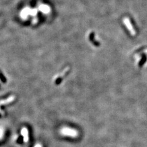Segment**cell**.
I'll return each mask as SVG.
<instances>
[{
	"instance_id": "2",
	"label": "cell",
	"mask_w": 147,
	"mask_h": 147,
	"mask_svg": "<svg viewBox=\"0 0 147 147\" xmlns=\"http://www.w3.org/2000/svg\"><path fill=\"white\" fill-rule=\"evenodd\" d=\"M123 22L126 25V27L127 29L129 30V31L130 32V34H131L132 36H135V33H136V32H135V29H134V27H133V26H132V23H130V20L128 18L125 17V19H123Z\"/></svg>"
},
{
	"instance_id": "6",
	"label": "cell",
	"mask_w": 147,
	"mask_h": 147,
	"mask_svg": "<svg viewBox=\"0 0 147 147\" xmlns=\"http://www.w3.org/2000/svg\"><path fill=\"white\" fill-rule=\"evenodd\" d=\"M35 147H42V146H41V145H39V144H38V145H36Z\"/></svg>"
},
{
	"instance_id": "4",
	"label": "cell",
	"mask_w": 147,
	"mask_h": 147,
	"mask_svg": "<svg viewBox=\"0 0 147 147\" xmlns=\"http://www.w3.org/2000/svg\"><path fill=\"white\" fill-rule=\"evenodd\" d=\"M22 135L23 137V140L25 142H27L28 141V129L25 127L23 128L22 129Z\"/></svg>"
},
{
	"instance_id": "3",
	"label": "cell",
	"mask_w": 147,
	"mask_h": 147,
	"mask_svg": "<svg viewBox=\"0 0 147 147\" xmlns=\"http://www.w3.org/2000/svg\"><path fill=\"white\" fill-rule=\"evenodd\" d=\"M15 97L14 96H11L7 98H6V99H2V100L0 101V113H3V112L1 110V106L10 104V103L13 102V101L15 100Z\"/></svg>"
},
{
	"instance_id": "5",
	"label": "cell",
	"mask_w": 147,
	"mask_h": 147,
	"mask_svg": "<svg viewBox=\"0 0 147 147\" xmlns=\"http://www.w3.org/2000/svg\"><path fill=\"white\" fill-rule=\"evenodd\" d=\"M3 135V129L0 128V139L2 138Z\"/></svg>"
},
{
	"instance_id": "1",
	"label": "cell",
	"mask_w": 147,
	"mask_h": 147,
	"mask_svg": "<svg viewBox=\"0 0 147 147\" xmlns=\"http://www.w3.org/2000/svg\"><path fill=\"white\" fill-rule=\"evenodd\" d=\"M61 132L62 134L67 135V136L75 137L77 136L78 135L77 132L76 130L72 129L71 128H67V127H64V128L62 129Z\"/></svg>"
}]
</instances>
